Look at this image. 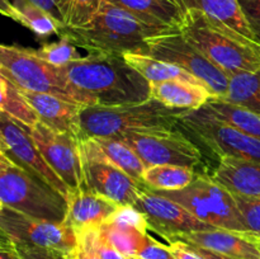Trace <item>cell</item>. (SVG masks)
I'll list each match as a JSON object with an SVG mask.
<instances>
[{
    "label": "cell",
    "mask_w": 260,
    "mask_h": 259,
    "mask_svg": "<svg viewBox=\"0 0 260 259\" xmlns=\"http://www.w3.org/2000/svg\"><path fill=\"white\" fill-rule=\"evenodd\" d=\"M177 29L149 24L132 13L102 0L101 8L90 23L79 28L63 27L60 35L89 52L146 55L149 38Z\"/></svg>",
    "instance_id": "cell-2"
},
{
    "label": "cell",
    "mask_w": 260,
    "mask_h": 259,
    "mask_svg": "<svg viewBox=\"0 0 260 259\" xmlns=\"http://www.w3.org/2000/svg\"><path fill=\"white\" fill-rule=\"evenodd\" d=\"M132 13L144 22L180 29L184 12L175 0H104Z\"/></svg>",
    "instance_id": "cell-23"
},
{
    "label": "cell",
    "mask_w": 260,
    "mask_h": 259,
    "mask_svg": "<svg viewBox=\"0 0 260 259\" xmlns=\"http://www.w3.org/2000/svg\"><path fill=\"white\" fill-rule=\"evenodd\" d=\"M150 98L164 106L183 111H197L216 98L207 85L184 80H165L150 83Z\"/></svg>",
    "instance_id": "cell-22"
},
{
    "label": "cell",
    "mask_w": 260,
    "mask_h": 259,
    "mask_svg": "<svg viewBox=\"0 0 260 259\" xmlns=\"http://www.w3.org/2000/svg\"><path fill=\"white\" fill-rule=\"evenodd\" d=\"M254 241H255L256 245H258V248H259V250H260V238H258V239H254Z\"/></svg>",
    "instance_id": "cell-45"
},
{
    "label": "cell",
    "mask_w": 260,
    "mask_h": 259,
    "mask_svg": "<svg viewBox=\"0 0 260 259\" xmlns=\"http://www.w3.org/2000/svg\"><path fill=\"white\" fill-rule=\"evenodd\" d=\"M139 259H175L170 251L169 245H164L147 235L144 245L137 254ZM136 258V259H137Z\"/></svg>",
    "instance_id": "cell-37"
},
{
    "label": "cell",
    "mask_w": 260,
    "mask_h": 259,
    "mask_svg": "<svg viewBox=\"0 0 260 259\" xmlns=\"http://www.w3.org/2000/svg\"><path fill=\"white\" fill-rule=\"evenodd\" d=\"M174 240L208 249L215 253L238 259H260V250L254 239L246 233L213 228L178 236ZM172 240V241H174Z\"/></svg>",
    "instance_id": "cell-17"
},
{
    "label": "cell",
    "mask_w": 260,
    "mask_h": 259,
    "mask_svg": "<svg viewBox=\"0 0 260 259\" xmlns=\"http://www.w3.org/2000/svg\"><path fill=\"white\" fill-rule=\"evenodd\" d=\"M14 243V241H13ZM19 259H69L68 254L51 248L14 243Z\"/></svg>",
    "instance_id": "cell-36"
},
{
    "label": "cell",
    "mask_w": 260,
    "mask_h": 259,
    "mask_svg": "<svg viewBox=\"0 0 260 259\" xmlns=\"http://www.w3.org/2000/svg\"><path fill=\"white\" fill-rule=\"evenodd\" d=\"M123 57L128 62V65L136 69L150 83L165 80H184L206 85L197 76L192 75L187 70H184L180 66L174 65V63L165 62V61L157 60L151 56L140 55V53H124Z\"/></svg>",
    "instance_id": "cell-25"
},
{
    "label": "cell",
    "mask_w": 260,
    "mask_h": 259,
    "mask_svg": "<svg viewBox=\"0 0 260 259\" xmlns=\"http://www.w3.org/2000/svg\"><path fill=\"white\" fill-rule=\"evenodd\" d=\"M114 139L122 140L132 147L146 168L172 164L194 169L203 161L200 145L179 130L127 132Z\"/></svg>",
    "instance_id": "cell-10"
},
{
    "label": "cell",
    "mask_w": 260,
    "mask_h": 259,
    "mask_svg": "<svg viewBox=\"0 0 260 259\" xmlns=\"http://www.w3.org/2000/svg\"><path fill=\"white\" fill-rule=\"evenodd\" d=\"M146 55L180 66L197 76L210 88L216 98H223L228 94V73L190 43L180 29L149 38Z\"/></svg>",
    "instance_id": "cell-9"
},
{
    "label": "cell",
    "mask_w": 260,
    "mask_h": 259,
    "mask_svg": "<svg viewBox=\"0 0 260 259\" xmlns=\"http://www.w3.org/2000/svg\"><path fill=\"white\" fill-rule=\"evenodd\" d=\"M194 246L196 249H197L198 253L201 254V255L203 256L205 259H238V258H233V256H228V255H223V254H218V253H215V251L212 250H208V249H203V248H200V246Z\"/></svg>",
    "instance_id": "cell-43"
},
{
    "label": "cell",
    "mask_w": 260,
    "mask_h": 259,
    "mask_svg": "<svg viewBox=\"0 0 260 259\" xmlns=\"http://www.w3.org/2000/svg\"><path fill=\"white\" fill-rule=\"evenodd\" d=\"M107 221H114V222H122L127 223V225L136 226V228H139L140 230L142 231L149 230L146 217H145L144 213H142L139 208L135 207V206H119L118 210H117Z\"/></svg>",
    "instance_id": "cell-35"
},
{
    "label": "cell",
    "mask_w": 260,
    "mask_h": 259,
    "mask_svg": "<svg viewBox=\"0 0 260 259\" xmlns=\"http://www.w3.org/2000/svg\"><path fill=\"white\" fill-rule=\"evenodd\" d=\"M180 30L228 75L240 71H260V43L223 29L203 13L185 12Z\"/></svg>",
    "instance_id": "cell-5"
},
{
    "label": "cell",
    "mask_w": 260,
    "mask_h": 259,
    "mask_svg": "<svg viewBox=\"0 0 260 259\" xmlns=\"http://www.w3.org/2000/svg\"><path fill=\"white\" fill-rule=\"evenodd\" d=\"M135 207L145 215L149 230L159 234L168 241L184 234L213 229V226L198 220L182 205L150 188H145L140 193Z\"/></svg>",
    "instance_id": "cell-13"
},
{
    "label": "cell",
    "mask_w": 260,
    "mask_h": 259,
    "mask_svg": "<svg viewBox=\"0 0 260 259\" xmlns=\"http://www.w3.org/2000/svg\"><path fill=\"white\" fill-rule=\"evenodd\" d=\"M188 111L170 108L150 98L142 103L102 107L85 106L80 112V140L118 137L127 132L174 130Z\"/></svg>",
    "instance_id": "cell-3"
},
{
    "label": "cell",
    "mask_w": 260,
    "mask_h": 259,
    "mask_svg": "<svg viewBox=\"0 0 260 259\" xmlns=\"http://www.w3.org/2000/svg\"><path fill=\"white\" fill-rule=\"evenodd\" d=\"M0 205L38 220L63 222L68 197L0 152Z\"/></svg>",
    "instance_id": "cell-4"
},
{
    "label": "cell",
    "mask_w": 260,
    "mask_h": 259,
    "mask_svg": "<svg viewBox=\"0 0 260 259\" xmlns=\"http://www.w3.org/2000/svg\"><path fill=\"white\" fill-rule=\"evenodd\" d=\"M178 126L200 146L220 159L239 157L260 163V140L216 118L205 108L185 112Z\"/></svg>",
    "instance_id": "cell-8"
},
{
    "label": "cell",
    "mask_w": 260,
    "mask_h": 259,
    "mask_svg": "<svg viewBox=\"0 0 260 259\" xmlns=\"http://www.w3.org/2000/svg\"><path fill=\"white\" fill-rule=\"evenodd\" d=\"M0 259H19L14 243L4 233H2L0 240Z\"/></svg>",
    "instance_id": "cell-41"
},
{
    "label": "cell",
    "mask_w": 260,
    "mask_h": 259,
    "mask_svg": "<svg viewBox=\"0 0 260 259\" xmlns=\"http://www.w3.org/2000/svg\"><path fill=\"white\" fill-rule=\"evenodd\" d=\"M0 152L7 155L19 167L29 170L50 183L66 197L70 193L68 185L48 165L38 150L30 136V130L13 121L4 113L0 116Z\"/></svg>",
    "instance_id": "cell-14"
},
{
    "label": "cell",
    "mask_w": 260,
    "mask_h": 259,
    "mask_svg": "<svg viewBox=\"0 0 260 259\" xmlns=\"http://www.w3.org/2000/svg\"><path fill=\"white\" fill-rule=\"evenodd\" d=\"M203 108L216 118L260 140V114L218 98H213Z\"/></svg>",
    "instance_id": "cell-29"
},
{
    "label": "cell",
    "mask_w": 260,
    "mask_h": 259,
    "mask_svg": "<svg viewBox=\"0 0 260 259\" xmlns=\"http://www.w3.org/2000/svg\"><path fill=\"white\" fill-rule=\"evenodd\" d=\"M0 112L27 128L32 130L40 118L20 89L5 75L0 74Z\"/></svg>",
    "instance_id": "cell-27"
},
{
    "label": "cell",
    "mask_w": 260,
    "mask_h": 259,
    "mask_svg": "<svg viewBox=\"0 0 260 259\" xmlns=\"http://www.w3.org/2000/svg\"><path fill=\"white\" fill-rule=\"evenodd\" d=\"M81 156L88 159L103 157L118 167L124 173L134 178L136 182L144 184V175L146 165L139 155L126 142L113 137H91L80 140ZM145 185V184H144Z\"/></svg>",
    "instance_id": "cell-19"
},
{
    "label": "cell",
    "mask_w": 260,
    "mask_h": 259,
    "mask_svg": "<svg viewBox=\"0 0 260 259\" xmlns=\"http://www.w3.org/2000/svg\"><path fill=\"white\" fill-rule=\"evenodd\" d=\"M184 12L198 10L217 25L246 40L258 42L239 0H175ZM259 43V42H258Z\"/></svg>",
    "instance_id": "cell-20"
},
{
    "label": "cell",
    "mask_w": 260,
    "mask_h": 259,
    "mask_svg": "<svg viewBox=\"0 0 260 259\" xmlns=\"http://www.w3.org/2000/svg\"><path fill=\"white\" fill-rule=\"evenodd\" d=\"M198 177L194 169L179 165H152L145 169L142 180L152 190H179L192 184Z\"/></svg>",
    "instance_id": "cell-28"
},
{
    "label": "cell",
    "mask_w": 260,
    "mask_h": 259,
    "mask_svg": "<svg viewBox=\"0 0 260 259\" xmlns=\"http://www.w3.org/2000/svg\"><path fill=\"white\" fill-rule=\"evenodd\" d=\"M0 230L14 243L29 244L70 254L78 245L73 228L63 222L38 220L0 206Z\"/></svg>",
    "instance_id": "cell-11"
},
{
    "label": "cell",
    "mask_w": 260,
    "mask_h": 259,
    "mask_svg": "<svg viewBox=\"0 0 260 259\" xmlns=\"http://www.w3.org/2000/svg\"><path fill=\"white\" fill-rule=\"evenodd\" d=\"M187 208L202 222L217 229L245 233L240 211L233 193L205 174L179 190H154Z\"/></svg>",
    "instance_id": "cell-7"
},
{
    "label": "cell",
    "mask_w": 260,
    "mask_h": 259,
    "mask_svg": "<svg viewBox=\"0 0 260 259\" xmlns=\"http://www.w3.org/2000/svg\"><path fill=\"white\" fill-rule=\"evenodd\" d=\"M30 136L48 165L69 189L83 188L80 140L75 135L55 131L40 122L30 130Z\"/></svg>",
    "instance_id": "cell-12"
},
{
    "label": "cell",
    "mask_w": 260,
    "mask_h": 259,
    "mask_svg": "<svg viewBox=\"0 0 260 259\" xmlns=\"http://www.w3.org/2000/svg\"><path fill=\"white\" fill-rule=\"evenodd\" d=\"M211 177L234 195L260 198V163L233 156L220 157Z\"/></svg>",
    "instance_id": "cell-21"
},
{
    "label": "cell",
    "mask_w": 260,
    "mask_h": 259,
    "mask_svg": "<svg viewBox=\"0 0 260 259\" xmlns=\"http://www.w3.org/2000/svg\"><path fill=\"white\" fill-rule=\"evenodd\" d=\"M93 228L94 226H90L75 231L78 245L70 254H68L69 259H102L94 246Z\"/></svg>",
    "instance_id": "cell-34"
},
{
    "label": "cell",
    "mask_w": 260,
    "mask_h": 259,
    "mask_svg": "<svg viewBox=\"0 0 260 259\" xmlns=\"http://www.w3.org/2000/svg\"><path fill=\"white\" fill-rule=\"evenodd\" d=\"M119 205L104 196L85 188L70 190L68 195V215L65 222L74 231L90 226H102L117 210Z\"/></svg>",
    "instance_id": "cell-18"
},
{
    "label": "cell",
    "mask_w": 260,
    "mask_h": 259,
    "mask_svg": "<svg viewBox=\"0 0 260 259\" xmlns=\"http://www.w3.org/2000/svg\"><path fill=\"white\" fill-rule=\"evenodd\" d=\"M254 33H255L256 40H258V42L260 43V28H255V29H254Z\"/></svg>",
    "instance_id": "cell-44"
},
{
    "label": "cell",
    "mask_w": 260,
    "mask_h": 259,
    "mask_svg": "<svg viewBox=\"0 0 260 259\" xmlns=\"http://www.w3.org/2000/svg\"><path fill=\"white\" fill-rule=\"evenodd\" d=\"M66 80L86 96L89 106L114 107L150 99V81L128 65L123 55L89 52L62 66Z\"/></svg>",
    "instance_id": "cell-1"
},
{
    "label": "cell",
    "mask_w": 260,
    "mask_h": 259,
    "mask_svg": "<svg viewBox=\"0 0 260 259\" xmlns=\"http://www.w3.org/2000/svg\"><path fill=\"white\" fill-rule=\"evenodd\" d=\"M239 3L253 30L260 28V0H239Z\"/></svg>",
    "instance_id": "cell-40"
},
{
    "label": "cell",
    "mask_w": 260,
    "mask_h": 259,
    "mask_svg": "<svg viewBox=\"0 0 260 259\" xmlns=\"http://www.w3.org/2000/svg\"><path fill=\"white\" fill-rule=\"evenodd\" d=\"M76 47L78 46L74 45L68 37L60 35V40L57 42L45 43L38 50L35 51L46 62L51 63L56 68H62V66L74 62V61L83 60L84 56L79 53Z\"/></svg>",
    "instance_id": "cell-32"
},
{
    "label": "cell",
    "mask_w": 260,
    "mask_h": 259,
    "mask_svg": "<svg viewBox=\"0 0 260 259\" xmlns=\"http://www.w3.org/2000/svg\"><path fill=\"white\" fill-rule=\"evenodd\" d=\"M20 91L33 107L43 124L55 131L75 135L80 140V112L85 106L52 94L37 93L25 89H20Z\"/></svg>",
    "instance_id": "cell-16"
},
{
    "label": "cell",
    "mask_w": 260,
    "mask_h": 259,
    "mask_svg": "<svg viewBox=\"0 0 260 259\" xmlns=\"http://www.w3.org/2000/svg\"><path fill=\"white\" fill-rule=\"evenodd\" d=\"M243 218L245 233L253 239L260 238V198L234 195Z\"/></svg>",
    "instance_id": "cell-33"
},
{
    "label": "cell",
    "mask_w": 260,
    "mask_h": 259,
    "mask_svg": "<svg viewBox=\"0 0 260 259\" xmlns=\"http://www.w3.org/2000/svg\"><path fill=\"white\" fill-rule=\"evenodd\" d=\"M0 74L20 89L52 94L81 106H89L86 96L66 80L61 69L46 62L32 48L0 46Z\"/></svg>",
    "instance_id": "cell-6"
},
{
    "label": "cell",
    "mask_w": 260,
    "mask_h": 259,
    "mask_svg": "<svg viewBox=\"0 0 260 259\" xmlns=\"http://www.w3.org/2000/svg\"><path fill=\"white\" fill-rule=\"evenodd\" d=\"M169 248L175 259H205L198 253L194 246L184 243V241H169Z\"/></svg>",
    "instance_id": "cell-39"
},
{
    "label": "cell",
    "mask_w": 260,
    "mask_h": 259,
    "mask_svg": "<svg viewBox=\"0 0 260 259\" xmlns=\"http://www.w3.org/2000/svg\"><path fill=\"white\" fill-rule=\"evenodd\" d=\"M137 259H139V258H137Z\"/></svg>",
    "instance_id": "cell-46"
},
{
    "label": "cell",
    "mask_w": 260,
    "mask_h": 259,
    "mask_svg": "<svg viewBox=\"0 0 260 259\" xmlns=\"http://www.w3.org/2000/svg\"><path fill=\"white\" fill-rule=\"evenodd\" d=\"M27 2L32 3V4L40 7L41 9L46 10L48 14H51L53 18H55V19H57L58 22H61L63 24L62 18H61L60 12H58L57 7H56V4H55V2H53V0H27Z\"/></svg>",
    "instance_id": "cell-42"
},
{
    "label": "cell",
    "mask_w": 260,
    "mask_h": 259,
    "mask_svg": "<svg viewBox=\"0 0 260 259\" xmlns=\"http://www.w3.org/2000/svg\"><path fill=\"white\" fill-rule=\"evenodd\" d=\"M218 99L260 114V71L229 74L228 94Z\"/></svg>",
    "instance_id": "cell-26"
},
{
    "label": "cell",
    "mask_w": 260,
    "mask_h": 259,
    "mask_svg": "<svg viewBox=\"0 0 260 259\" xmlns=\"http://www.w3.org/2000/svg\"><path fill=\"white\" fill-rule=\"evenodd\" d=\"M93 241L94 246H95L96 251L102 259H128L106 240V238L102 235L101 226H94L93 228Z\"/></svg>",
    "instance_id": "cell-38"
},
{
    "label": "cell",
    "mask_w": 260,
    "mask_h": 259,
    "mask_svg": "<svg viewBox=\"0 0 260 259\" xmlns=\"http://www.w3.org/2000/svg\"><path fill=\"white\" fill-rule=\"evenodd\" d=\"M83 188L104 196L119 206H135L147 188L103 157H83Z\"/></svg>",
    "instance_id": "cell-15"
},
{
    "label": "cell",
    "mask_w": 260,
    "mask_h": 259,
    "mask_svg": "<svg viewBox=\"0 0 260 259\" xmlns=\"http://www.w3.org/2000/svg\"><path fill=\"white\" fill-rule=\"evenodd\" d=\"M102 235L113 248L128 259H136L149 233L122 222L107 221L101 226Z\"/></svg>",
    "instance_id": "cell-30"
},
{
    "label": "cell",
    "mask_w": 260,
    "mask_h": 259,
    "mask_svg": "<svg viewBox=\"0 0 260 259\" xmlns=\"http://www.w3.org/2000/svg\"><path fill=\"white\" fill-rule=\"evenodd\" d=\"M68 28L84 27L91 22L101 8L102 0H53Z\"/></svg>",
    "instance_id": "cell-31"
},
{
    "label": "cell",
    "mask_w": 260,
    "mask_h": 259,
    "mask_svg": "<svg viewBox=\"0 0 260 259\" xmlns=\"http://www.w3.org/2000/svg\"><path fill=\"white\" fill-rule=\"evenodd\" d=\"M0 12L5 17L32 30L40 38L60 35L61 29L65 27L46 10L27 0H2Z\"/></svg>",
    "instance_id": "cell-24"
}]
</instances>
